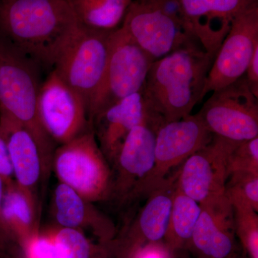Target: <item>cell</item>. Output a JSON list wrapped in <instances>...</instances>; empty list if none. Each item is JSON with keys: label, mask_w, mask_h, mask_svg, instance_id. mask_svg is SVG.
<instances>
[{"label": "cell", "mask_w": 258, "mask_h": 258, "mask_svg": "<svg viewBox=\"0 0 258 258\" xmlns=\"http://www.w3.org/2000/svg\"><path fill=\"white\" fill-rule=\"evenodd\" d=\"M215 57L193 44L154 61L140 91L146 120L157 129L191 114Z\"/></svg>", "instance_id": "6da1fadb"}, {"label": "cell", "mask_w": 258, "mask_h": 258, "mask_svg": "<svg viewBox=\"0 0 258 258\" xmlns=\"http://www.w3.org/2000/svg\"><path fill=\"white\" fill-rule=\"evenodd\" d=\"M78 27L71 0H0V38L42 70L53 69Z\"/></svg>", "instance_id": "7a4b0ae2"}, {"label": "cell", "mask_w": 258, "mask_h": 258, "mask_svg": "<svg viewBox=\"0 0 258 258\" xmlns=\"http://www.w3.org/2000/svg\"><path fill=\"white\" fill-rule=\"evenodd\" d=\"M41 71L36 62L0 38V119L14 120L28 129L52 166L56 144L42 128L37 110Z\"/></svg>", "instance_id": "3957f363"}, {"label": "cell", "mask_w": 258, "mask_h": 258, "mask_svg": "<svg viewBox=\"0 0 258 258\" xmlns=\"http://www.w3.org/2000/svg\"><path fill=\"white\" fill-rule=\"evenodd\" d=\"M52 171L59 182L91 203L109 201L111 198V166L98 145L92 127L55 148Z\"/></svg>", "instance_id": "277c9868"}, {"label": "cell", "mask_w": 258, "mask_h": 258, "mask_svg": "<svg viewBox=\"0 0 258 258\" xmlns=\"http://www.w3.org/2000/svg\"><path fill=\"white\" fill-rule=\"evenodd\" d=\"M111 32L92 30L79 24L52 69L82 97L88 112L106 71Z\"/></svg>", "instance_id": "5b68a950"}, {"label": "cell", "mask_w": 258, "mask_h": 258, "mask_svg": "<svg viewBox=\"0 0 258 258\" xmlns=\"http://www.w3.org/2000/svg\"><path fill=\"white\" fill-rule=\"evenodd\" d=\"M154 61L121 27L112 31L106 71L89 107L91 122L105 108L140 93Z\"/></svg>", "instance_id": "8992f818"}, {"label": "cell", "mask_w": 258, "mask_h": 258, "mask_svg": "<svg viewBox=\"0 0 258 258\" xmlns=\"http://www.w3.org/2000/svg\"><path fill=\"white\" fill-rule=\"evenodd\" d=\"M257 100L243 76L213 91L198 114L213 135L243 142L258 137Z\"/></svg>", "instance_id": "52a82bcc"}, {"label": "cell", "mask_w": 258, "mask_h": 258, "mask_svg": "<svg viewBox=\"0 0 258 258\" xmlns=\"http://www.w3.org/2000/svg\"><path fill=\"white\" fill-rule=\"evenodd\" d=\"M37 110L42 128L56 145L66 143L92 127L87 103L54 70L42 82Z\"/></svg>", "instance_id": "ba28073f"}, {"label": "cell", "mask_w": 258, "mask_h": 258, "mask_svg": "<svg viewBox=\"0 0 258 258\" xmlns=\"http://www.w3.org/2000/svg\"><path fill=\"white\" fill-rule=\"evenodd\" d=\"M120 27L154 61L198 44L157 0H133Z\"/></svg>", "instance_id": "9c48e42d"}, {"label": "cell", "mask_w": 258, "mask_h": 258, "mask_svg": "<svg viewBox=\"0 0 258 258\" xmlns=\"http://www.w3.org/2000/svg\"><path fill=\"white\" fill-rule=\"evenodd\" d=\"M213 134L198 113L163 123L156 131L155 161L139 198L157 189L194 153L207 145Z\"/></svg>", "instance_id": "30bf717a"}, {"label": "cell", "mask_w": 258, "mask_h": 258, "mask_svg": "<svg viewBox=\"0 0 258 258\" xmlns=\"http://www.w3.org/2000/svg\"><path fill=\"white\" fill-rule=\"evenodd\" d=\"M237 143L213 135L178 168L176 187L200 205L225 195L229 159Z\"/></svg>", "instance_id": "8fae6325"}, {"label": "cell", "mask_w": 258, "mask_h": 258, "mask_svg": "<svg viewBox=\"0 0 258 258\" xmlns=\"http://www.w3.org/2000/svg\"><path fill=\"white\" fill-rule=\"evenodd\" d=\"M156 129L144 119L132 129L111 165L110 200L119 205L139 198L155 161Z\"/></svg>", "instance_id": "7c38bea8"}, {"label": "cell", "mask_w": 258, "mask_h": 258, "mask_svg": "<svg viewBox=\"0 0 258 258\" xmlns=\"http://www.w3.org/2000/svg\"><path fill=\"white\" fill-rule=\"evenodd\" d=\"M258 47V5L232 21L209 71L203 97L235 82L245 74Z\"/></svg>", "instance_id": "4fadbf2b"}, {"label": "cell", "mask_w": 258, "mask_h": 258, "mask_svg": "<svg viewBox=\"0 0 258 258\" xmlns=\"http://www.w3.org/2000/svg\"><path fill=\"white\" fill-rule=\"evenodd\" d=\"M186 33L205 52L216 55L236 17L258 0H176Z\"/></svg>", "instance_id": "5bb4252c"}, {"label": "cell", "mask_w": 258, "mask_h": 258, "mask_svg": "<svg viewBox=\"0 0 258 258\" xmlns=\"http://www.w3.org/2000/svg\"><path fill=\"white\" fill-rule=\"evenodd\" d=\"M0 126L6 136L15 182L38 199L39 186L51 172L52 166L25 127L8 119H0Z\"/></svg>", "instance_id": "9a60e30c"}, {"label": "cell", "mask_w": 258, "mask_h": 258, "mask_svg": "<svg viewBox=\"0 0 258 258\" xmlns=\"http://www.w3.org/2000/svg\"><path fill=\"white\" fill-rule=\"evenodd\" d=\"M144 119L145 112L140 93L108 106L93 118V133L111 166L129 133Z\"/></svg>", "instance_id": "2e32d148"}, {"label": "cell", "mask_w": 258, "mask_h": 258, "mask_svg": "<svg viewBox=\"0 0 258 258\" xmlns=\"http://www.w3.org/2000/svg\"><path fill=\"white\" fill-rule=\"evenodd\" d=\"M201 212L191 240L200 252L212 258H225L232 249L229 230L234 224L233 208L225 194L200 205Z\"/></svg>", "instance_id": "e0dca14e"}, {"label": "cell", "mask_w": 258, "mask_h": 258, "mask_svg": "<svg viewBox=\"0 0 258 258\" xmlns=\"http://www.w3.org/2000/svg\"><path fill=\"white\" fill-rule=\"evenodd\" d=\"M52 212L54 220L61 227L93 229V230L111 231V219L100 211L93 205L72 188L58 182L52 196Z\"/></svg>", "instance_id": "ac0fdd59"}, {"label": "cell", "mask_w": 258, "mask_h": 258, "mask_svg": "<svg viewBox=\"0 0 258 258\" xmlns=\"http://www.w3.org/2000/svg\"><path fill=\"white\" fill-rule=\"evenodd\" d=\"M38 199L19 186L15 180L5 184L3 212L10 232L30 235L38 225Z\"/></svg>", "instance_id": "d6986e66"}, {"label": "cell", "mask_w": 258, "mask_h": 258, "mask_svg": "<svg viewBox=\"0 0 258 258\" xmlns=\"http://www.w3.org/2000/svg\"><path fill=\"white\" fill-rule=\"evenodd\" d=\"M80 25L113 31L123 23L133 0H71Z\"/></svg>", "instance_id": "ffe728a7"}, {"label": "cell", "mask_w": 258, "mask_h": 258, "mask_svg": "<svg viewBox=\"0 0 258 258\" xmlns=\"http://www.w3.org/2000/svg\"><path fill=\"white\" fill-rule=\"evenodd\" d=\"M200 212V204L176 186L165 236L170 237L174 242L191 239Z\"/></svg>", "instance_id": "44dd1931"}, {"label": "cell", "mask_w": 258, "mask_h": 258, "mask_svg": "<svg viewBox=\"0 0 258 258\" xmlns=\"http://www.w3.org/2000/svg\"><path fill=\"white\" fill-rule=\"evenodd\" d=\"M225 194L230 201H240L258 212V174L231 173L226 182Z\"/></svg>", "instance_id": "7402d4cb"}, {"label": "cell", "mask_w": 258, "mask_h": 258, "mask_svg": "<svg viewBox=\"0 0 258 258\" xmlns=\"http://www.w3.org/2000/svg\"><path fill=\"white\" fill-rule=\"evenodd\" d=\"M230 202L233 208L234 223L244 239L251 257L258 258L257 212L240 201Z\"/></svg>", "instance_id": "603a6c76"}, {"label": "cell", "mask_w": 258, "mask_h": 258, "mask_svg": "<svg viewBox=\"0 0 258 258\" xmlns=\"http://www.w3.org/2000/svg\"><path fill=\"white\" fill-rule=\"evenodd\" d=\"M54 241L60 258L91 257V245L86 237L79 230L61 227L56 234Z\"/></svg>", "instance_id": "cb8c5ba5"}, {"label": "cell", "mask_w": 258, "mask_h": 258, "mask_svg": "<svg viewBox=\"0 0 258 258\" xmlns=\"http://www.w3.org/2000/svg\"><path fill=\"white\" fill-rule=\"evenodd\" d=\"M229 175L233 172L258 174V137L238 142L229 159Z\"/></svg>", "instance_id": "d4e9b609"}, {"label": "cell", "mask_w": 258, "mask_h": 258, "mask_svg": "<svg viewBox=\"0 0 258 258\" xmlns=\"http://www.w3.org/2000/svg\"><path fill=\"white\" fill-rule=\"evenodd\" d=\"M29 258H60L55 241L35 237L28 243Z\"/></svg>", "instance_id": "484cf974"}, {"label": "cell", "mask_w": 258, "mask_h": 258, "mask_svg": "<svg viewBox=\"0 0 258 258\" xmlns=\"http://www.w3.org/2000/svg\"><path fill=\"white\" fill-rule=\"evenodd\" d=\"M0 176L8 184L14 181L6 136L0 126Z\"/></svg>", "instance_id": "4316f807"}, {"label": "cell", "mask_w": 258, "mask_h": 258, "mask_svg": "<svg viewBox=\"0 0 258 258\" xmlns=\"http://www.w3.org/2000/svg\"><path fill=\"white\" fill-rule=\"evenodd\" d=\"M134 258H171V254L165 246L158 242H152L144 247H139Z\"/></svg>", "instance_id": "83f0119b"}, {"label": "cell", "mask_w": 258, "mask_h": 258, "mask_svg": "<svg viewBox=\"0 0 258 258\" xmlns=\"http://www.w3.org/2000/svg\"><path fill=\"white\" fill-rule=\"evenodd\" d=\"M244 76L251 91L258 98V47L254 51Z\"/></svg>", "instance_id": "f1b7e54d"}, {"label": "cell", "mask_w": 258, "mask_h": 258, "mask_svg": "<svg viewBox=\"0 0 258 258\" xmlns=\"http://www.w3.org/2000/svg\"><path fill=\"white\" fill-rule=\"evenodd\" d=\"M5 181L0 176V237H4L5 235L10 233L9 228L5 221L3 212V197L5 192Z\"/></svg>", "instance_id": "f546056e"}]
</instances>
